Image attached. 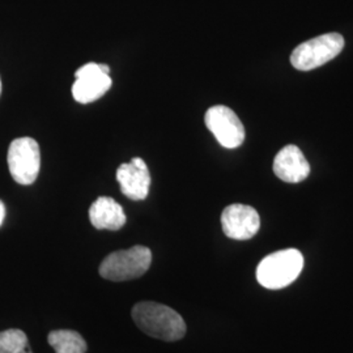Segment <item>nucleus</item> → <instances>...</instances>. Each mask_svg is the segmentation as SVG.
<instances>
[{
  "instance_id": "3",
  "label": "nucleus",
  "mask_w": 353,
  "mask_h": 353,
  "mask_svg": "<svg viewBox=\"0 0 353 353\" xmlns=\"http://www.w3.org/2000/svg\"><path fill=\"white\" fill-rule=\"evenodd\" d=\"M152 263V252L145 246H134L108 255L100 265V275L110 281L141 278Z\"/></svg>"
},
{
  "instance_id": "1",
  "label": "nucleus",
  "mask_w": 353,
  "mask_h": 353,
  "mask_svg": "<svg viewBox=\"0 0 353 353\" xmlns=\"http://www.w3.org/2000/svg\"><path fill=\"white\" fill-rule=\"evenodd\" d=\"M137 326L148 336L163 341H176L186 335V323L174 309L163 303L144 301L131 312Z\"/></svg>"
},
{
  "instance_id": "15",
  "label": "nucleus",
  "mask_w": 353,
  "mask_h": 353,
  "mask_svg": "<svg viewBox=\"0 0 353 353\" xmlns=\"http://www.w3.org/2000/svg\"><path fill=\"white\" fill-rule=\"evenodd\" d=\"M0 94H1V79H0Z\"/></svg>"
},
{
  "instance_id": "13",
  "label": "nucleus",
  "mask_w": 353,
  "mask_h": 353,
  "mask_svg": "<svg viewBox=\"0 0 353 353\" xmlns=\"http://www.w3.org/2000/svg\"><path fill=\"white\" fill-rule=\"evenodd\" d=\"M0 353H33L26 332L11 328L0 332Z\"/></svg>"
},
{
  "instance_id": "12",
  "label": "nucleus",
  "mask_w": 353,
  "mask_h": 353,
  "mask_svg": "<svg viewBox=\"0 0 353 353\" xmlns=\"http://www.w3.org/2000/svg\"><path fill=\"white\" fill-rule=\"evenodd\" d=\"M48 341L55 353H87L84 338L72 330L51 331Z\"/></svg>"
},
{
  "instance_id": "6",
  "label": "nucleus",
  "mask_w": 353,
  "mask_h": 353,
  "mask_svg": "<svg viewBox=\"0 0 353 353\" xmlns=\"http://www.w3.org/2000/svg\"><path fill=\"white\" fill-rule=\"evenodd\" d=\"M72 96L80 103H89L101 99L110 89V67L106 64L87 63L75 72Z\"/></svg>"
},
{
  "instance_id": "10",
  "label": "nucleus",
  "mask_w": 353,
  "mask_h": 353,
  "mask_svg": "<svg viewBox=\"0 0 353 353\" xmlns=\"http://www.w3.org/2000/svg\"><path fill=\"white\" fill-rule=\"evenodd\" d=\"M274 173L288 183H299L310 174V165L296 145H287L274 160Z\"/></svg>"
},
{
  "instance_id": "9",
  "label": "nucleus",
  "mask_w": 353,
  "mask_h": 353,
  "mask_svg": "<svg viewBox=\"0 0 353 353\" xmlns=\"http://www.w3.org/2000/svg\"><path fill=\"white\" fill-rule=\"evenodd\" d=\"M117 181L123 195L131 201H144L148 196L151 186V174L148 166L135 157L130 163L122 164L117 170Z\"/></svg>"
},
{
  "instance_id": "4",
  "label": "nucleus",
  "mask_w": 353,
  "mask_h": 353,
  "mask_svg": "<svg viewBox=\"0 0 353 353\" xmlns=\"http://www.w3.org/2000/svg\"><path fill=\"white\" fill-rule=\"evenodd\" d=\"M344 49V38L327 33L299 45L290 55V63L299 71H310L332 61Z\"/></svg>"
},
{
  "instance_id": "14",
  "label": "nucleus",
  "mask_w": 353,
  "mask_h": 353,
  "mask_svg": "<svg viewBox=\"0 0 353 353\" xmlns=\"http://www.w3.org/2000/svg\"><path fill=\"white\" fill-rule=\"evenodd\" d=\"M4 217H6V207H4V203L0 201V225L4 221Z\"/></svg>"
},
{
  "instance_id": "8",
  "label": "nucleus",
  "mask_w": 353,
  "mask_h": 353,
  "mask_svg": "<svg viewBox=\"0 0 353 353\" xmlns=\"http://www.w3.org/2000/svg\"><path fill=\"white\" fill-rule=\"evenodd\" d=\"M221 225L229 239L250 240L259 232L261 217L250 205L230 204L221 214Z\"/></svg>"
},
{
  "instance_id": "11",
  "label": "nucleus",
  "mask_w": 353,
  "mask_h": 353,
  "mask_svg": "<svg viewBox=\"0 0 353 353\" xmlns=\"http://www.w3.org/2000/svg\"><path fill=\"white\" fill-rule=\"evenodd\" d=\"M89 220L96 229L119 230L126 224V214L121 204L109 196H100L89 208Z\"/></svg>"
},
{
  "instance_id": "5",
  "label": "nucleus",
  "mask_w": 353,
  "mask_h": 353,
  "mask_svg": "<svg viewBox=\"0 0 353 353\" xmlns=\"http://www.w3.org/2000/svg\"><path fill=\"white\" fill-rule=\"evenodd\" d=\"M8 168L13 179L20 185H32L37 179L41 166V152L32 138L13 140L8 148Z\"/></svg>"
},
{
  "instance_id": "2",
  "label": "nucleus",
  "mask_w": 353,
  "mask_h": 353,
  "mask_svg": "<svg viewBox=\"0 0 353 353\" xmlns=\"http://www.w3.org/2000/svg\"><path fill=\"white\" fill-rule=\"evenodd\" d=\"M303 268V254L297 249L280 250L262 259L256 267V280L267 290H281L299 278Z\"/></svg>"
},
{
  "instance_id": "7",
  "label": "nucleus",
  "mask_w": 353,
  "mask_h": 353,
  "mask_svg": "<svg viewBox=\"0 0 353 353\" xmlns=\"http://www.w3.org/2000/svg\"><path fill=\"white\" fill-rule=\"evenodd\" d=\"M205 126L214 134L217 141L228 150L239 148L245 140V127L232 109L224 105L212 106L207 110Z\"/></svg>"
}]
</instances>
